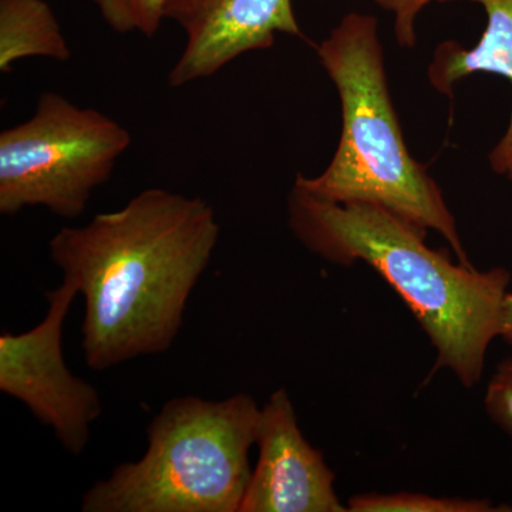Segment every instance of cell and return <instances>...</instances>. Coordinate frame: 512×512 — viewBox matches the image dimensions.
<instances>
[{
  "mask_svg": "<svg viewBox=\"0 0 512 512\" xmlns=\"http://www.w3.org/2000/svg\"><path fill=\"white\" fill-rule=\"evenodd\" d=\"M220 234L207 201L148 188L120 210L50 239V259L84 298L82 349L90 369L171 348Z\"/></svg>",
  "mask_w": 512,
  "mask_h": 512,
  "instance_id": "cell-1",
  "label": "cell"
},
{
  "mask_svg": "<svg viewBox=\"0 0 512 512\" xmlns=\"http://www.w3.org/2000/svg\"><path fill=\"white\" fill-rule=\"evenodd\" d=\"M291 231L313 254L339 265L363 261L383 276L419 320L437 350L434 370L448 367L470 387L480 380L485 353L500 336L507 269L454 265L426 245V229L366 202H333L293 184Z\"/></svg>",
  "mask_w": 512,
  "mask_h": 512,
  "instance_id": "cell-2",
  "label": "cell"
},
{
  "mask_svg": "<svg viewBox=\"0 0 512 512\" xmlns=\"http://www.w3.org/2000/svg\"><path fill=\"white\" fill-rule=\"evenodd\" d=\"M316 53L338 90L342 133L328 168L318 177L296 175L295 183L325 200L379 205L417 227L436 231L460 264L471 266L439 184L427 165L414 160L404 141L375 16H343L316 46Z\"/></svg>",
  "mask_w": 512,
  "mask_h": 512,
  "instance_id": "cell-3",
  "label": "cell"
},
{
  "mask_svg": "<svg viewBox=\"0 0 512 512\" xmlns=\"http://www.w3.org/2000/svg\"><path fill=\"white\" fill-rule=\"evenodd\" d=\"M259 414L245 393L221 402L170 400L148 426L146 454L93 484L82 511L239 512Z\"/></svg>",
  "mask_w": 512,
  "mask_h": 512,
  "instance_id": "cell-4",
  "label": "cell"
},
{
  "mask_svg": "<svg viewBox=\"0 0 512 512\" xmlns=\"http://www.w3.org/2000/svg\"><path fill=\"white\" fill-rule=\"evenodd\" d=\"M130 144L126 128L106 114L43 92L28 121L0 133V212L45 207L80 217Z\"/></svg>",
  "mask_w": 512,
  "mask_h": 512,
  "instance_id": "cell-5",
  "label": "cell"
},
{
  "mask_svg": "<svg viewBox=\"0 0 512 512\" xmlns=\"http://www.w3.org/2000/svg\"><path fill=\"white\" fill-rule=\"evenodd\" d=\"M76 295L77 286L63 279L46 292L49 308L39 325L19 335H0V390L55 431L73 456L83 453L101 414L99 392L74 376L63 356L64 320Z\"/></svg>",
  "mask_w": 512,
  "mask_h": 512,
  "instance_id": "cell-6",
  "label": "cell"
},
{
  "mask_svg": "<svg viewBox=\"0 0 512 512\" xmlns=\"http://www.w3.org/2000/svg\"><path fill=\"white\" fill-rule=\"evenodd\" d=\"M164 19L185 35L168 74L175 89L214 76L245 53L271 49L279 33L305 39L292 0H165Z\"/></svg>",
  "mask_w": 512,
  "mask_h": 512,
  "instance_id": "cell-7",
  "label": "cell"
},
{
  "mask_svg": "<svg viewBox=\"0 0 512 512\" xmlns=\"http://www.w3.org/2000/svg\"><path fill=\"white\" fill-rule=\"evenodd\" d=\"M258 463L239 512H345L333 490L335 474L303 437L284 389L259 414Z\"/></svg>",
  "mask_w": 512,
  "mask_h": 512,
  "instance_id": "cell-8",
  "label": "cell"
},
{
  "mask_svg": "<svg viewBox=\"0 0 512 512\" xmlns=\"http://www.w3.org/2000/svg\"><path fill=\"white\" fill-rule=\"evenodd\" d=\"M440 3L471 2L484 9L487 26L477 45L466 49L454 40L437 46L427 69L431 87L453 97L454 86L476 73L503 76L512 86V0H436ZM491 170L512 181V107L510 123L491 150Z\"/></svg>",
  "mask_w": 512,
  "mask_h": 512,
  "instance_id": "cell-9",
  "label": "cell"
},
{
  "mask_svg": "<svg viewBox=\"0 0 512 512\" xmlns=\"http://www.w3.org/2000/svg\"><path fill=\"white\" fill-rule=\"evenodd\" d=\"M28 57L67 62L72 50L45 0H0V72Z\"/></svg>",
  "mask_w": 512,
  "mask_h": 512,
  "instance_id": "cell-10",
  "label": "cell"
},
{
  "mask_svg": "<svg viewBox=\"0 0 512 512\" xmlns=\"http://www.w3.org/2000/svg\"><path fill=\"white\" fill-rule=\"evenodd\" d=\"M350 512H484L498 511L484 501L434 498L423 494L357 495L349 501Z\"/></svg>",
  "mask_w": 512,
  "mask_h": 512,
  "instance_id": "cell-11",
  "label": "cell"
},
{
  "mask_svg": "<svg viewBox=\"0 0 512 512\" xmlns=\"http://www.w3.org/2000/svg\"><path fill=\"white\" fill-rule=\"evenodd\" d=\"M100 16L114 32L157 35L164 22L165 0H92Z\"/></svg>",
  "mask_w": 512,
  "mask_h": 512,
  "instance_id": "cell-12",
  "label": "cell"
},
{
  "mask_svg": "<svg viewBox=\"0 0 512 512\" xmlns=\"http://www.w3.org/2000/svg\"><path fill=\"white\" fill-rule=\"evenodd\" d=\"M380 9L393 16L396 42L403 49H413L417 43V19L433 0H372Z\"/></svg>",
  "mask_w": 512,
  "mask_h": 512,
  "instance_id": "cell-13",
  "label": "cell"
},
{
  "mask_svg": "<svg viewBox=\"0 0 512 512\" xmlns=\"http://www.w3.org/2000/svg\"><path fill=\"white\" fill-rule=\"evenodd\" d=\"M485 407L490 416L512 434V360H505L488 384Z\"/></svg>",
  "mask_w": 512,
  "mask_h": 512,
  "instance_id": "cell-14",
  "label": "cell"
},
{
  "mask_svg": "<svg viewBox=\"0 0 512 512\" xmlns=\"http://www.w3.org/2000/svg\"><path fill=\"white\" fill-rule=\"evenodd\" d=\"M500 336L512 345V293H505L500 311Z\"/></svg>",
  "mask_w": 512,
  "mask_h": 512,
  "instance_id": "cell-15",
  "label": "cell"
}]
</instances>
